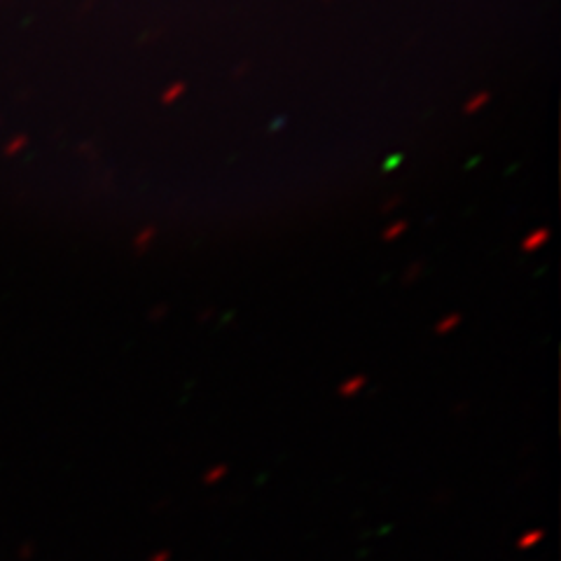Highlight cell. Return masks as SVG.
I'll use <instances>...</instances> for the list:
<instances>
[{"instance_id":"cell-1","label":"cell","mask_w":561,"mask_h":561,"mask_svg":"<svg viewBox=\"0 0 561 561\" xmlns=\"http://www.w3.org/2000/svg\"><path fill=\"white\" fill-rule=\"evenodd\" d=\"M365 386V377H354V379H348L346 383H342V396H356L360 389Z\"/></svg>"},{"instance_id":"cell-2","label":"cell","mask_w":561,"mask_h":561,"mask_svg":"<svg viewBox=\"0 0 561 561\" xmlns=\"http://www.w3.org/2000/svg\"><path fill=\"white\" fill-rule=\"evenodd\" d=\"M540 536H542L540 531H534V534H529V536H524V538L519 540V548H531L536 540H540Z\"/></svg>"}]
</instances>
